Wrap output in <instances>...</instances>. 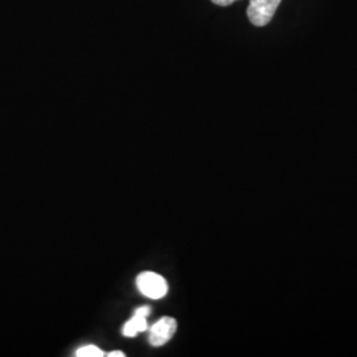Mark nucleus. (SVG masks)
Listing matches in <instances>:
<instances>
[{
    "mask_svg": "<svg viewBox=\"0 0 357 357\" xmlns=\"http://www.w3.org/2000/svg\"><path fill=\"white\" fill-rule=\"evenodd\" d=\"M282 0H249L248 17L255 26H268Z\"/></svg>",
    "mask_w": 357,
    "mask_h": 357,
    "instance_id": "1",
    "label": "nucleus"
},
{
    "mask_svg": "<svg viewBox=\"0 0 357 357\" xmlns=\"http://www.w3.org/2000/svg\"><path fill=\"white\" fill-rule=\"evenodd\" d=\"M147 330V318L134 314L132 319L128 320L123 327V335L126 337H135L138 333Z\"/></svg>",
    "mask_w": 357,
    "mask_h": 357,
    "instance_id": "4",
    "label": "nucleus"
},
{
    "mask_svg": "<svg viewBox=\"0 0 357 357\" xmlns=\"http://www.w3.org/2000/svg\"><path fill=\"white\" fill-rule=\"evenodd\" d=\"M78 357H102L103 352L96 345H85L77 351Z\"/></svg>",
    "mask_w": 357,
    "mask_h": 357,
    "instance_id": "5",
    "label": "nucleus"
},
{
    "mask_svg": "<svg viewBox=\"0 0 357 357\" xmlns=\"http://www.w3.org/2000/svg\"><path fill=\"white\" fill-rule=\"evenodd\" d=\"M137 286L144 296L150 299H162L168 293L166 280L153 271H144L138 275Z\"/></svg>",
    "mask_w": 357,
    "mask_h": 357,
    "instance_id": "2",
    "label": "nucleus"
},
{
    "mask_svg": "<svg viewBox=\"0 0 357 357\" xmlns=\"http://www.w3.org/2000/svg\"><path fill=\"white\" fill-rule=\"evenodd\" d=\"M178 328V323L174 318L165 317L158 320L150 331V344L153 347H160L168 343Z\"/></svg>",
    "mask_w": 357,
    "mask_h": 357,
    "instance_id": "3",
    "label": "nucleus"
},
{
    "mask_svg": "<svg viewBox=\"0 0 357 357\" xmlns=\"http://www.w3.org/2000/svg\"><path fill=\"white\" fill-rule=\"evenodd\" d=\"M109 357H125V354L121 351H114V352L109 354Z\"/></svg>",
    "mask_w": 357,
    "mask_h": 357,
    "instance_id": "8",
    "label": "nucleus"
},
{
    "mask_svg": "<svg viewBox=\"0 0 357 357\" xmlns=\"http://www.w3.org/2000/svg\"><path fill=\"white\" fill-rule=\"evenodd\" d=\"M150 312H151V310H150V307L149 306H144V307H139V308H137L135 310V312L134 314H137V315H141V317H149L150 315Z\"/></svg>",
    "mask_w": 357,
    "mask_h": 357,
    "instance_id": "6",
    "label": "nucleus"
},
{
    "mask_svg": "<svg viewBox=\"0 0 357 357\" xmlns=\"http://www.w3.org/2000/svg\"><path fill=\"white\" fill-rule=\"evenodd\" d=\"M217 6H221V7H228L231 3L237 1V0H212Z\"/></svg>",
    "mask_w": 357,
    "mask_h": 357,
    "instance_id": "7",
    "label": "nucleus"
}]
</instances>
